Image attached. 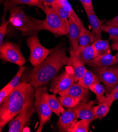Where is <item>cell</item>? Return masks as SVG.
Returning <instances> with one entry per match:
<instances>
[{"label":"cell","mask_w":118,"mask_h":132,"mask_svg":"<svg viewBox=\"0 0 118 132\" xmlns=\"http://www.w3.org/2000/svg\"><path fill=\"white\" fill-rule=\"evenodd\" d=\"M69 57L63 46L58 44L50 50L46 60L29 71L25 77L24 82L30 84L36 89L46 85L56 76L63 66L67 65Z\"/></svg>","instance_id":"obj_1"},{"label":"cell","mask_w":118,"mask_h":132,"mask_svg":"<svg viewBox=\"0 0 118 132\" xmlns=\"http://www.w3.org/2000/svg\"><path fill=\"white\" fill-rule=\"evenodd\" d=\"M35 88L21 82L15 88L0 106V131L21 112L24 105L34 96Z\"/></svg>","instance_id":"obj_2"},{"label":"cell","mask_w":118,"mask_h":132,"mask_svg":"<svg viewBox=\"0 0 118 132\" xmlns=\"http://www.w3.org/2000/svg\"><path fill=\"white\" fill-rule=\"evenodd\" d=\"M8 21L22 35L32 36L43 30V20L28 16L19 6L10 11Z\"/></svg>","instance_id":"obj_3"},{"label":"cell","mask_w":118,"mask_h":132,"mask_svg":"<svg viewBox=\"0 0 118 132\" xmlns=\"http://www.w3.org/2000/svg\"><path fill=\"white\" fill-rule=\"evenodd\" d=\"M46 19L43 20L42 29L61 36L67 34V21L62 19L51 7L45 6Z\"/></svg>","instance_id":"obj_4"},{"label":"cell","mask_w":118,"mask_h":132,"mask_svg":"<svg viewBox=\"0 0 118 132\" xmlns=\"http://www.w3.org/2000/svg\"><path fill=\"white\" fill-rule=\"evenodd\" d=\"M47 90L46 87L43 86L37 88L35 91L34 105L36 112L37 113L40 121V124L36 130L37 132L41 131L45 125L50 120L52 113L44 97V94Z\"/></svg>","instance_id":"obj_5"},{"label":"cell","mask_w":118,"mask_h":132,"mask_svg":"<svg viewBox=\"0 0 118 132\" xmlns=\"http://www.w3.org/2000/svg\"><path fill=\"white\" fill-rule=\"evenodd\" d=\"M36 112L34 96L25 104L21 112L9 123V132H22L24 127Z\"/></svg>","instance_id":"obj_6"},{"label":"cell","mask_w":118,"mask_h":132,"mask_svg":"<svg viewBox=\"0 0 118 132\" xmlns=\"http://www.w3.org/2000/svg\"><path fill=\"white\" fill-rule=\"evenodd\" d=\"M27 43L30 50L29 60L34 67L41 63L50 54V50L45 48L41 44L37 34L29 37Z\"/></svg>","instance_id":"obj_7"},{"label":"cell","mask_w":118,"mask_h":132,"mask_svg":"<svg viewBox=\"0 0 118 132\" xmlns=\"http://www.w3.org/2000/svg\"><path fill=\"white\" fill-rule=\"evenodd\" d=\"M0 58L19 66L23 65L26 62L20 45L10 42H6L0 46Z\"/></svg>","instance_id":"obj_8"},{"label":"cell","mask_w":118,"mask_h":132,"mask_svg":"<svg viewBox=\"0 0 118 132\" xmlns=\"http://www.w3.org/2000/svg\"><path fill=\"white\" fill-rule=\"evenodd\" d=\"M94 72L98 74L100 81L103 83L105 93L106 96H108L118 84V64Z\"/></svg>","instance_id":"obj_9"},{"label":"cell","mask_w":118,"mask_h":132,"mask_svg":"<svg viewBox=\"0 0 118 132\" xmlns=\"http://www.w3.org/2000/svg\"><path fill=\"white\" fill-rule=\"evenodd\" d=\"M75 82L73 70L66 71L56 76L52 80L50 83L49 91L55 94L66 90L73 85Z\"/></svg>","instance_id":"obj_10"},{"label":"cell","mask_w":118,"mask_h":132,"mask_svg":"<svg viewBox=\"0 0 118 132\" xmlns=\"http://www.w3.org/2000/svg\"><path fill=\"white\" fill-rule=\"evenodd\" d=\"M78 117L74 109L65 111L60 116L57 122L59 131L70 132L77 122Z\"/></svg>","instance_id":"obj_11"},{"label":"cell","mask_w":118,"mask_h":132,"mask_svg":"<svg viewBox=\"0 0 118 132\" xmlns=\"http://www.w3.org/2000/svg\"><path fill=\"white\" fill-rule=\"evenodd\" d=\"M117 63L115 56L110 53L101 55L94 58L89 61L87 64L93 69L94 72L109 68Z\"/></svg>","instance_id":"obj_12"},{"label":"cell","mask_w":118,"mask_h":132,"mask_svg":"<svg viewBox=\"0 0 118 132\" xmlns=\"http://www.w3.org/2000/svg\"><path fill=\"white\" fill-rule=\"evenodd\" d=\"M94 103V102L92 101L88 102H81L76 107L73 108L76 113L78 118L87 120L90 122L95 120L96 118L93 106Z\"/></svg>","instance_id":"obj_13"},{"label":"cell","mask_w":118,"mask_h":132,"mask_svg":"<svg viewBox=\"0 0 118 132\" xmlns=\"http://www.w3.org/2000/svg\"><path fill=\"white\" fill-rule=\"evenodd\" d=\"M67 35L72 47L71 52H74L79 45L81 27L71 16H70L67 21Z\"/></svg>","instance_id":"obj_14"},{"label":"cell","mask_w":118,"mask_h":132,"mask_svg":"<svg viewBox=\"0 0 118 132\" xmlns=\"http://www.w3.org/2000/svg\"><path fill=\"white\" fill-rule=\"evenodd\" d=\"M60 96H70L80 99L81 102H87L89 100L88 89L85 88L78 83H74L68 89L60 92Z\"/></svg>","instance_id":"obj_15"},{"label":"cell","mask_w":118,"mask_h":132,"mask_svg":"<svg viewBox=\"0 0 118 132\" xmlns=\"http://www.w3.org/2000/svg\"><path fill=\"white\" fill-rule=\"evenodd\" d=\"M19 5L36 6L43 11L45 7L41 0H6L4 3V15L7 11L18 6Z\"/></svg>","instance_id":"obj_16"},{"label":"cell","mask_w":118,"mask_h":132,"mask_svg":"<svg viewBox=\"0 0 118 132\" xmlns=\"http://www.w3.org/2000/svg\"><path fill=\"white\" fill-rule=\"evenodd\" d=\"M91 28L92 29L93 41L101 39L102 36V22L99 19L94 10L86 12Z\"/></svg>","instance_id":"obj_17"},{"label":"cell","mask_w":118,"mask_h":132,"mask_svg":"<svg viewBox=\"0 0 118 132\" xmlns=\"http://www.w3.org/2000/svg\"><path fill=\"white\" fill-rule=\"evenodd\" d=\"M67 65L71 67L73 70L75 82L80 80L87 70L84 64L75 56H71L69 57Z\"/></svg>","instance_id":"obj_18"},{"label":"cell","mask_w":118,"mask_h":132,"mask_svg":"<svg viewBox=\"0 0 118 132\" xmlns=\"http://www.w3.org/2000/svg\"><path fill=\"white\" fill-rule=\"evenodd\" d=\"M93 36L92 33L91 32L84 26V25L81 27V33L79 40V45L76 51L74 52H70L71 55L75 54L83 50L86 46L92 45L93 43Z\"/></svg>","instance_id":"obj_19"},{"label":"cell","mask_w":118,"mask_h":132,"mask_svg":"<svg viewBox=\"0 0 118 132\" xmlns=\"http://www.w3.org/2000/svg\"><path fill=\"white\" fill-rule=\"evenodd\" d=\"M44 97L52 112L54 113L57 116H60V114L65 111L58 98L56 97L55 94L50 95L47 90L44 94Z\"/></svg>","instance_id":"obj_20"},{"label":"cell","mask_w":118,"mask_h":132,"mask_svg":"<svg viewBox=\"0 0 118 132\" xmlns=\"http://www.w3.org/2000/svg\"><path fill=\"white\" fill-rule=\"evenodd\" d=\"M100 82V78L95 72L94 73L87 70L77 83L83 87L89 89L92 85Z\"/></svg>","instance_id":"obj_21"},{"label":"cell","mask_w":118,"mask_h":132,"mask_svg":"<svg viewBox=\"0 0 118 132\" xmlns=\"http://www.w3.org/2000/svg\"><path fill=\"white\" fill-rule=\"evenodd\" d=\"M113 103V102L111 100L106 98L103 102L100 103L97 106H93L96 119L102 120L107 115Z\"/></svg>","instance_id":"obj_22"},{"label":"cell","mask_w":118,"mask_h":132,"mask_svg":"<svg viewBox=\"0 0 118 132\" xmlns=\"http://www.w3.org/2000/svg\"><path fill=\"white\" fill-rule=\"evenodd\" d=\"M92 45L94 50L95 57L110 53V46L107 40L99 39L94 41Z\"/></svg>","instance_id":"obj_23"},{"label":"cell","mask_w":118,"mask_h":132,"mask_svg":"<svg viewBox=\"0 0 118 132\" xmlns=\"http://www.w3.org/2000/svg\"><path fill=\"white\" fill-rule=\"evenodd\" d=\"M71 56H75L79 59L83 64H87L89 61L95 58V53L92 45L86 46L79 52Z\"/></svg>","instance_id":"obj_24"},{"label":"cell","mask_w":118,"mask_h":132,"mask_svg":"<svg viewBox=\"0 0 118 132\" xmlns=\"http://www.w3.org/2000/svg\"><path fill=\"white\" fill-rule=\"evenodd\" d=\"M57 98L63 106L68 109L74 108L81 102L80 99L70 96H60Z\"/></svg>","instance_id":"obj_25"},{"label":"cell","mask_w":118,"mask_h":132,"mask_svg":"<svg viewBox=\"0 0 118 132\" xmlns=\"http://www.w3.org/2000/svg\"><path fill=\"white\" fill-rule=\"evenodd\" d=\"M89 89L95 95L96 100L99 103L103 102L106 99L107 96L104 95L105 87L100 83L92 85Z\"/></svg>","instance_id":"obj_26"},{"label":"cell","mask_w":118,"mask_h":132,"mask_svg":"<svg viewBox=\"0 0 118 132\" xmlns=\"http://www.w3.org/2000/svg\"><path fill=\"white\" fill-rule=\"evenodd\" d=\"M58 1L60 5L63 6L64 8L69 13L70 16H71L76 21V22L80 26V27L84 25L82 20L77 15L76 12L74 11L72 5L67 0H58Z\"/></svg>","instance_id":"obj_27"},{"label":"cell","mask_w":118,"mask_h":132,"mask_svg":"<svg viewBox=\"0 0 118 132\" xmlns=\"http://www.w3.org/2000/svg\"><path fill=\"white\" fill-rule=\"evenodd\" d=\"M101 29L102 31L109 34V39L112 41L113 42L118 40V27L102 25Z\"/></svg>","instance_id":"obj_28"},{"label":"cell","mask_w":118,"mask_h":132,"mask_svg":"<svg viewBox=\"0 0 118 132\" xmlns=\"http://www.w3.org/2000/svg\"><path fill=\"white\" fill-rule=\"evenodd\" d=\"M90 122L85 120H81L77 122L74 127L70 132H88L90 125Z\"/></svg>","instance_id":"obj_29"},{"label":"cell","mask_w":118,"mask_h":132,"mask_svg":"<svg viewBox=\"0 0 118 132\" xmlns=\"http://www.w3.org/2000/svg\"><path fill=\"white\" fill-rule=\"evenodd\" d=\"M57 13V14L64 20L67 21L70 16L69 13L65 10L59 3L58 1L51 7Z\"/></svg>","instance_id":"obj_30"},{"label":"cell","mask_w":118,"mask_h":132,"mask_svg":"<svg viewBox=\"0 0 118 132\" xmlns=\"http://www.w3.org/2000/svg\"><path fill=\"white\" fill-rule=\"evenodd\" d=\"M25 67H23V65L19 66V70L17 72V74L15 75V76L13 77V78L10 81V82L8 84L13 89L16 88L21 83L20 82L21 78L23 75V73H24V72L25 71Z\"/></svg>","instance_id":"obj_31"},{"label":"cell","mask_w":118,"mask_h":132,"mask_svg":"<svg viewBox=\"0 0 118 132\" xmlns=\"http://www.w3.org/2000/svg\"><path fill=\"white\" fill-rule=\"evenodd\" d=\"M9 23V21L6 20L5 15H4L2 18V22L1 25V27H0V46L3 44V40L6 33L7 28Z\"/></svg>","instance_id":"obj_32"},{"label":"cell","mask_w":118,"mask_h":132,"mask_svg":"<svg viewBox=\"0 0 118 132\" xmlns=\"http://www.w3.org/2000/svg\"><path fill=\"white\" fill-rule=\"evenodd\" d=\"M13 89L8 84H6L0 91V104H2L11 92Z\"/></svg>","instance_id":"obj_33"},{"label":"cell","mask_w":118,"mask_h":132,"mask_svg":"<svg viewBox=\"0 0 118 132\" xmlns=\"http://www.w3.org/2000/svg\"><path fill=\"white\" fill-rule=\"evenodd\" d=\"M82 3L85 12L94 10L92 0H79Z\"/></svg>","instance_id":"obj_34"},{"label":"cell","mask_w":118,"mask_h":132,"mask_svg":"<svg viewBox=\"0 0 118 132\" xmlns=\"http://www.w3.org/2000/svg\"><path fill=\"white\" fill-rule=\"evenodd\" d=\"M104 25L118 27V15H117L113 19L108 21V22H107Z\"/></svg>","instance_id":"obj_35"},{"label":"cell","mask_w":118,"mask_h":132,"mask_svg":"<svg viewBox=\"0 0 118 132\" xmlns=\"http://www.w3.org/2000/svg\"><path fill=\"white\" fill-rule=\"evenodd\" d=\"M45 6L51 7L55 3L58 2V0H41Z\"/></svg>","instance_id":"obj_36"},{"label":"cell","mask_w":118,"mask_h":132,"mask_svg":"<svg viewBox=\"0 0 118 132\" xmlns=\"http://www.w3.org/2000/svg\"><path fill=\"white\" fill-rule=\"evenodd\" d=\"M107 99H108V100H111V101H112L113 102L118 100V90L116 91V92H115L114 93H113V94H111V95H109V96H107L106 97Z\"/></svg>","instance_id":"obj_37"},{"label":"cell","mask_w":118,"mask_h":132,"mask_svg":"<svg viewBox=\"0 0 118 132\" xmlns=\"http://www.w3.org/2000/svg\"><path fill=\"white\" fill-rule=\"evenodd\" d=\"M111 47H112V50H113L118 51V40L115 42H114L112 43Z\"/></svg>","instance_id":"obj_38"},{"label":"cell","mask_w":118,"mask_h":132,"mask_svg":"<svg viewBox=\"0 0 118 132\" xmlns=\"http://www.w3.org/2000/svg\"><path fill=\"white\" fill-rule=\"evenodd\" d=\"M118 90V84H117V85L116 86V87L114 88V89L112 91V92L111 93V94H110V95H111V94H113V93H114L115 92H116V91H117ZM109 96V95H108Z\"/></svg>","instance_id":"obj_39"},{"label":"cell","mask_w":118,"mask_h":132,"mask_svg":"<svg viewBox=\"0 0 118 132\" xmlns=\"http://www.w3.org/2000/svg\"><path fill=\"white\" fill-rule=\"evenodd\" d=\"M115 57H116V58H117V57H118V51H117V53H116V54H115Z\"/></svg>","instance_id":"obj_40"},{"label":"cell","mask_w":118,"mask_h":132,"mask_svg":"<svg viewBox=\"0 0 118 132\" xmlns=\"http://www.w3.org/2000/svg\"><path fill=\"white\" fill-rule=\"evenodd\" d=\"M117 63H118V57L117 58Z\"/></svg>","instance_id":"obj_41"},{"label":"cell","mask_w":118,"mask_h":132,"mask_svg":"<svg viewBox=\"0 0 118 132\" xmlns=\"http://www.w3.org/2000/svg\"><path fill=\"white\" fill-rule=\"evenodd\" d=\"M117 131V132H118V129H117V131Z\"/></svg>","instance_id":"obj_42"}]
</instances>
